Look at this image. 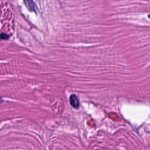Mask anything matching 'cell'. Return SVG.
<instances>
[{
    "instance_id": "obj_2",
    "label": "cell",
    "mask_w": 150,
    "mask_h": 150,
    "mask_svg": "<svg viewBox=\"0 0 150 150\" xmlns=\"http://www.w3.org/2000/svg\"><path fill=\"white\" fill-rule=\"evenodd\" d=\"M24 4L29 11H32V12H36L38 8H37L35 3L33 1H24Z\"/></svg>"
},
{
    "instance_id": "obj_1",
    "label": "cell",
    "mask_w": 150,
    "mask_h": 150,
    "mask_svg": "<svg viewBox=\"0 0 150 150\" xmlns=\"http://www.w3.org/2000/svg\"><path fill=\"white\" fill-rule=\"evenodd\" d=\"M69 101H70V105L76 108H79V105H80V103H79V100L77 98V97L75 95V94H71L70 96V98H69Z\"/></svg>"
},
{
    "instance_id": "obj_4",
    "label": "cell",
    "mask_w": 150,
    "mask_h": 150,
    "mask_svg": "<svg viewBox=\"0 0 150 150\" xmlns=\"http://www.w3.org/2000/svg\"><path fill=\"white\" fill-rule=\"evenodd\" d=\"M148 18L150 19V14H149V15H148Z\"/></svg>"
},
{
    "instance_id": "obj_3",
    "label": "cell",
    "mask_w": 150,
    "mask_h": 150,
    "mask_svg": "<svg viewBox=\"0 0 150 150\" xmlns=\"http://www.w3.org/2000/svg\"><path fill=\"white\" fill-rule=\"evenodd\" d=\"M1 38L2 39H7L9 38V36L5 33H2L1 35Z\"/></svg>"
}]
</instances>
